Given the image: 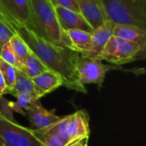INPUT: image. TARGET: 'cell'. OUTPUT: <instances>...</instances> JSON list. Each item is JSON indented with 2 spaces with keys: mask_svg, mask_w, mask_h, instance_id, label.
<instances>
[{
  "mask_svg": "<svg viewBox=\"0 0 146 146\" xmlns=\"http://www.w3.org/2000/svg\"><path fill=\"white\" fill-rule=\"evenodd\" d=\"M16 33L22 38L31 51L48 70L61 76L63 81L62 86L78 92H87L86 86H82L79 80L76 69V62L80 53L50 43L26 27L20 28Z\"/></svg>",
  "mask_w": 146,
  "mask_h": 146,
  "instance_id": "cell-1",
  "label": "cell"
},
{
  "mask_svg": "<svg viewBox=\"0 0 146 146\" xmlns=\"http://www.w3.org/2000/svg\"><path fill=\"white\" fill-rule=\"evenodd\" d=\"M33 29L37 35L56 45L72 50L66 33L62 29L50 0H31Z\"/></svg>",
  "mask_w": 146,
  "mask_h": 146,
  "instance_id": "cell-2",
  "label": "cell"
},
{
  "mask_svg": "<svg viewBox=\"0 0 146 146\" xmlns=\"http://www.w3.org/2000/svg\"><path fill=\"white\" fill-rule=\"evenodd\" d=\"M108 20L146 30V0H102Z\"/></svg>",
  "mask_w": 146,
  "mask_h": 146,
  "instance_id": "cell-3",
  "label": "cell"
},
{
  "mask_svg": "<svg viewBox=\"0 0 146 146\" xmlns=\"http://www.w3.org/2000/svg\"><path fill=\"white\" fill-rule=\"evenodd\" d=\"M146 43L125 40L112 36L104 47L99 60L119 66L145 58Z\"/></svg>",
  "mask_w": 146,
  "mask_h": 146,
  "instance_id": "cell-4",
  "label": "cell"
},
{
  "mask_svg": "<svg viewBox=\"0 0 146 146\" xmlns=\"http://www.w3.org/2000/svg\"><path fill=\"white\" fill-rule=\"evenodd\" d=\"M0 19L15 33L22 27L33 31L31 0H0Z\"/></svg>",
  "mask_w": 146,
  "mask_h": 146,
  "instance_id": "cell-5",
  "label": "cell"
},
{
  "mask_svg": "<svg viewBox=\"0 0 146 146\" xmlns=\"http://www.w3.org/2000/svg\"><path fill=\"white\" fill-rule=\"evenodd\" d=\"M0 138L6 146H43L32 128L18 124L0 110Z\"/></svg>",
  "mask_w": 146,
  "mask_h": 146,
  "instance_id": "cell-6",
  "label": "cell"
},
{
  "mask_svg": "<svg viewBox=\"0 0 146 146\" xmlns=\"http://www.w3.org/2000/svg\"><path fill=\"white\" fill-rule=\"evenodd\" d=\"M118 68V66L104 64L99 59L88 57L80 54H79L76 62L79 80L84 86L87 84H95L98 86H102L106 74Z\"/></svg>",
  "mask_w": 146,
  "mask_h": 146,
  "instance_id": "cell-7",
  "label": "cell"
},
{
  "mask_svg": "<svg viewBox=\"0 0 146 146\" xmlns=\"http://www.w3.org/2000/svg\"><path fill=\"white\" fill-rule=\"evenodd\" d=\"M26 115L27 116L31 125L34 130L44 129L56 124L62 117L55 113V110H48L42 106V104L36 101L27 110Z\"/></svg>",
  "mask_w": 146,
  "mask_h": 146,
  "instance_id": "cell-8",
  "label": "cell"
},
{
  "mask_svg": "<svg viewBox=\"0 0 146 146\" xmlns=\"http://www.w3.org/2000/svg\"><path fill=\"white\" fill-rule=\"evenodd\" d=\"M80 13L94 30L106 21V12L102 0H75Z\"/></svg>",
  "mask_w": 146,
  "mask_h": 146,
  "instance_id": "cell-9",
  "label": "cell"
},
{
  "mask_svg": "<svg viewBox=\"0 0 146 146\" xmlns=\"http://www.w3.org/2000/svg\"><path fill=\"white\" fill-rule=\"evenodd\" d=\"M54 9L60 27L64 32L71 29L83 30L91 33L93 32V29L90 24L80 13L63 8L62 6H54Z\"/></svg>",
  "mask_w": 146,
  "mask_h": 146,
  "instance_id": "cell-10",
  "label": "cell"
},
{
  "mask_svg": "<svg viewBox=\"0 0 146 146\" xmlns=\"http://www.w3.org/2000/svg\"><path fill=\"white\" fill-rule=\"evenodd\" d=\"M89 115L86 110H77L68 115V133L71 143L83 139H89L90 136Z\"/></svg>",
  "mask_w": 146,
  "mask_h": 146,
  "instance_id": "cell-11",
  "label": "cell"
},
{
  "mask_svg": "<svg viewBox=\"0 0 146 146\" xmlns=\"http://www.w3.org/2000/svg\"><path fill=\"white\" fill-rule=\"evenodd\" d=\"M115 24L111 21L108 20L101 26L97 27L92 33L91 47L86 56L99 59V56L108 43L109 39L113 36V31Z\"/></svg>",
  "mask_w": 146,
  "mask_h": 146,
  "instance_id": "cell-12",
  "label": "cell"
},
{
  "mask_svg": "<svg viewBox=\"0 0 146 146\" xmlns=\"http://www.w3.org/2000/svg\"><path fill=\"white\" fill-rule=\"evenodd\" d=\"M34 92L38 99L63 86L62 79L53 71L46 70L38 76L32 78Z\"/></svg>",
  "mask_w": 146,
  "mask_h": 146,
  "instance_id": "cell-13",
  "label": "cell"
},
{
  "mask_svg": "<svg viewBox=\"0 0 146 146\" xmlns=\"http://www.w3.org/2000/svg\"><path fill=\"white\" fill-rule=\"evenodd\" d=\"M69 38L72 50L80 55H86L91 47L92 33L77 29H71L65 32Z\"/></svg>",
  "mask_w": 146,
  "mask_h": 146,
  "instance_id": "cell-14",
  "label": "cell"
},
{
  "mask_svg": "<svg viewBox=\"0 0 146 146\" xmlns=\"http://www.w3.org/2000/svg\"><path fill=\"white\" fill-rule=\"evenodd\" d=\"M113 36L138 43H146V30L136 26L115 24Z\"/></svg>",
  "mask_w": 146,
  "mask_h": 146,
  "instance_id": "cell-15",
  "label": "cell"
},
{
  "mask_svg": "<svg viewBox=\"0 0 146 146\" xmlns=\"http://www.w3.org/2000/svg\"><path fill=\"white\" fill-rule=\"evenodd\" d=\"M33 131L43 146H68L72 144L68 139H65L57 134L53 126L44 129H33Z\"/></svg>",
  "mask_w": 146,
  "mask_h": 146,
  "instance_id": "cell-16",
  "label": "cell"
},
{
  "mask_svg": "<svg viewBox=\"0 0 146 146\" xmlns=\"http://www.w3.org/2000/svg\"><path fill=\"white\" fill-rule=\"evenodd\" d=\"M9 44L12 47V50L17 60V63H18L17 69H20L22 64L24 63L26 58L27 57V56L31 53V50L29 49L27 43L22 39V38L18 33L14 34V36L9 40Z\"/></svg>",
  "mask_w": 146,
  "mask_h": 146,
  "instance_id": "cell-17",
  "label": "cell"
},
{
  "mask_svg": "<svg viewBox=\"0 0 146 146\" xmlns=\"http://www.w3.org/2000/svg\"><path fill=\"white\" fill-rule=\"evenodd\" d=\"M19 70L22 71L30 78H34L48 69L43 64V62L36 56V55H34L31 51V53L27 56L24 63Z\"/></svg>",
  "mask_w": 146,
  "mask_h": 146,
  "instance_id": "cell-18",
  "label": "cell"
},
{
  "mask_svg": "<svg viewBox=\"0 0 146 146\" xmlns=\"http://www.w3.org/2000/svg\"><path fill=\"white\" fill-rule=\"evenodd\" d=\"M21 92H34V87L32 78L27 76L22 71L17 69L15 86L9 94L15 97L16 94Z\"/></svg>",
  "mask_w": 146,
  "mask_h": 146,
  "instance_id": "cell-19",
  "label": "cell"
},
{
  "mask_svg": "<svg viewBox=\"0 0 146 146\" xmlns=\"http://www.w3.org/2000/svg\"><path fill=\"white\" fill-rule=\"evenodd\" d=\"M16 71H17L16 68L5 62L0 58V72L6 83V86H7L6 94H9V92L13 90L15 82V78H16Z\"/></svg>",
  "mask_w": 146,
  "mask_h": 146,
  "instance_id": "cell-20",
  "label": "cell"
},
{
  "mask_svg": "<svg viewBox=\"0 0 146 146\" xmlns=\"http://www.w3.org/2000/svg\"><path fill=\"white\" fill-rule=\"evenodd\" d=\"M16 98V104L23 110L25 111L36 101H38L39 99L37 98L36 94L34 92H21L18 93L15 96Z\"/></svg>",
  "mask_w": 146,
  "mask_h": 146,
  "instance_id": "cell-21",
  "label": "cell"
},
{
  "mask_svg": "<svg viewBox=\"0 0 146 146\" xmlns=\"http://www.w3.org/2000/svg\"><path fill=\"white\" fill-rule=\"evenodd\" d=\"M0 58L5 62L14 66L15 68H18V63L15 53L12 50V47L9 44V41L6 43L0 50Z\"/></svg>",
  "mask_w": 146,
  "mask_h": 146,
  "instance_id": "cell-22",
  "label": "cell"
},
{
  "mask_svg": "<svg viewBox=\"0 0 146 146\" xmlns=\"http://www.w3.org/2000/svg\"><path fill=\"white\" fill-rule=\"evenodd\" d=\"M14 34L15 33L0 19V50L2 47L10 40Z\"/></svg>",
  "mask_w": 146,
  "mask_h": 146,
  "instance_id": "cell-23",
  "label": "cell"
},
{
  "mask_svg": "<svg viewBox=\"0 0 146 146\" xmlns=\"http://www.w3.org/2000/svg\"><path fill=\"white\" fill-rule=\"evenodd\" d=\"M53 6H62L63 8L71 9L75 12H79V7L75 0H50Z\"/></svg>",
  "mask_w": 146,
  "mask_h": 146,
  "instance_id": "cell-24",
  "label": "cell"
},
{
  "mask_svg": "<svg viewBox=\"0 0 146 146\" xmlns=\"http://www.w3.org/2000/svg\"><path fill=\"white\" fill-rule=\"evenodd\" d=\"M6 91H7V86H6V83L4 81V79L0 72V99L3 98V96L4 94H6Z\"/></svg>",
  "mask_w": 146,
  "mask_h": 146,
  "instance_id": "cell-25",
  "label": "cell"
},
{
  "mask_svg": "<svg viewBox=\"0 0 146 146\" xmlns=\"http://www.w3.org/2000/svg\"><path fill=\"white\" fill-rule=\"evenodd\" d=\"M88 139H83L78 140L76 142H74L68 146H87L88 145Z\"/></svg>",
  "mask_w": 146,
  "mask_h": 146,
  "instance_id": "cell-26",
  "label": "cell"
},
{
  "mask_svg": "<svg viewBox=\"0 0 146 146\" xmlns=\"http://www.w3.org/2000/svg\"><path fill=\"white\" fill-rule=\"evenodd\" d=\"M0 146H6L4 145V143H3V141L1 139V138H0Z\"/></svg>",
  "mask_w": 146,
  "mask_h": 146,
  "instance_id": "cell-27",
  "label": "cell"
}]
</instances>
